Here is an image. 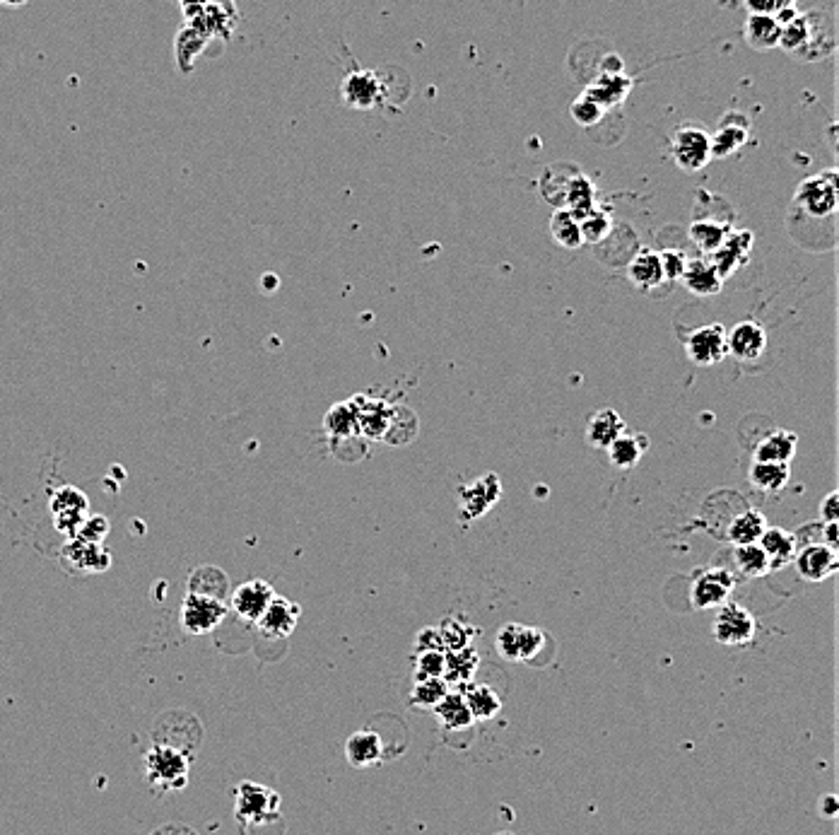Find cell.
Returning <instances> with one entry per match:
<instances>
[{"label": "cell", "instance_id": "6da1fadb", "mask_svg": "<svg viewBox=\"0 0 839 835\" xmlns=\"http://www.w3.org/2000/svg\"><path fill=\"white\" fill-rule=\"evenodd\" d=\"M779 46L786 54L801 58V61H818V58L830 56L835 51V34H832V27H827L825 17L818 10L796 13L782 25Z\"/></svg>", "mask_w": 839, "mask_h": 835}, {"label": "cell", "instance_id": "7a4b0ae2", "mask_svg": "<svg viewBox=\"0 0 839 835\" xmlns=\"http://www.w3.org/2000/svg\"><path fill=\"white\" fill-rule=\"evenodd\" d=\"M189 763L191 758L186 753L176 751L172 746L155 744L143 758L145 780L164 792L184 790L189 782Z\"/></svg>", "mask_w": 839, "mask_h": 835}, {"label": "cell", "instance_id": "3957f363", "mask_svg": "<svg viewBox=\"0 0 839 835\" xmlns=\"http://www.w3.org/2000/svg\"><path fill=\"white\" fill-rule=\"evenodd\" d=\"M794 203L808 218L823 220L837 213V174L820 172L803 179L794 194Z\"/></svg>", "mask_w": 839, "mask_h": 835}, {"label": "cell", "instance_id": "277c9868", "mask_svg": "<svg viewBox=\"0 0 839 835\" xmlns=\"http://www.w3.org/2000/svg\"><path fill=\"white\" fill-rule=\"evenodd\" d=\"M712 635L719 645L726 647H748L758 635V621L745 606L726 601L719 606L717 616H714Z\"/></svg>", "mask_w": 839, "mask_h": 835}, {"label": "cell", "instance_id": "5b68a950", "mask_svg": "<svg viewBox=\"0 0 839 835\" xmlns=\"http://www.w3.org/2000/svg\"><path fill=\"white\" fill-rule=\"evenodd\" d=\"M495 647L504 662H531L545 647V633L541 628L521 626V623H504L497 633Z\"/></svg>", "mask_w": 839, "mask_h": 835}, {"label": "cell", "instance_id": "8992f818", "mask_svg": "<svg viewBox=\"0 0 839 835\" xmlns=\"http://www.w3.org/2000/svg\"><path fill=\"white\" fill-rule=\"evenodd\" d=\"M671 157L683 172H700L712 160L709 133L702 126L683 124L671 138Z\"/></svg>", "mask_w": 839, "mask_h": 835}, {"label": "cell", "instance_id": "52a82bcc", "mask_svg": "<svg viewBox=\"0 0 839 835\" xmlns=\"http://www.w3.org/2000/svg\"><path fill=\"white\" fill-rule=\"evenodd\" d=\"M733 589H736V577L726 568L697 570L695 580H692L690 585L692 609H719V606H724L726 601H729Z\"/></svg>", "mask_w": 839, "mask_h": 835}, {"label": "cell", "instance_id": "ba28073f", "mask_svg": "<svg viewBox=\"0 0 839 835\" xmlns=\"http://www.w3.org/2000/svg\"><path fill=\"white\" fill-rule=\"evenodd\" d=\"M225 616H227V604L220 599L189 592L184 597V601H181L179 621H181V628H184L189 635L213 633V630L225 621Z\"/></svg>", "mask_w": 839, "mask_h": 835}, {"label": "cell", "instance_id": "9c48e42d", "mask_svg": "<svg viewBox=\"0 0 839 835\" xmlns=\"http://www.w3.org/2000/svg\"><path fill=\"white\" fill-rule=\"evenodd\" d=\"M280 809V794L268 790V787L256 785V782H242L237 787V807L234 816L242 826H254L271 816L278 814Z\"/></svg>", "mask_w": 839, "mask_h": 835}, {"label": "cell", "instance_id": "30bf717a", "mask_svg": "<svg viewBox=\"0 0 839 835\" xmlns=\"http://www.w3.org/2000/svg\"><path fill=\"white\" fill-rule=\"evenodd\" d=\"M386 87L374 70H352L340 83V97L350 109L369 112L384 102Z\"/></svg>", "mask_w": 839, "mask_h": 835}, {"label": "cell", "instance_id": "8fae6325", "mask_svg": "<svg viewBox=\"0 0 839 835\" xmlns=\"http://www.w3.org/2000/svg\"><path fill=\"white\" fill-rule=\"evenodd\" d=\"M685 353L700 367L717 365V362L729 355V350H726V329L721 324H707L690 331L688 338H685Z\"/></svg>", "mask_w": 839, "mask_h": 835}, {"label": "cell", "instance_id": "7c38bea8", "mask_svg": "<svg viewBox=\"0 0 839 835\" xmlns=\"http://www.w3.org/2000/svg\"><path fill=\"white\" fill-rule=\"evenodd\" d=\"M753 244H755L753 232H748V230H731L729 232V237L724 239V244H721V247L714 251L712 256H709L714 268H717L721 280L731 278L733 273L738 271V268H743L745 264H748L750 251H753Z\"/></svg>", "mask_w": 839, "mask_h": 835}, {"label": "cell", "instance_id": "4fadbf2b", "mask_svg": "<svg viewBox=\"0 0 839 835\" xmlns=\"http://www.w3.org/2000/svg\"><path fill=\"white\" fill-rule=\"evenodd\" d=\"M796 570L801 580L806 582H825L837 572V551H832L825 543H806L794 556Z\"/></svg>", "mask_w": 839, "mask_h": 835}, {"label": "cell", "instance_id": "5bb4252c", "mask_svg": "<svg viewBox=\"0 0 839 835\" xmlns=\"http://www.w3.org/2000/svg\"><path fill=\"white\" fill-rule=\"evenodd\" d=\"M299 616H302V609H299L295 601L275 594V597L271 599V604H268V609L261 613V618H258L256 623L266 638L280 640V638H290V635L295 633Z\"/></svg>", "mask_w": 839, "mask_h": 835}, {"label": "cell", "instance_id": "9a60e30c", "mask_svg": "<svg viewBox=\"0 0 839 835\" xmlns=\"http://www.w3.org/2000/svg\"><path fill=\"white\" fill-rule=\"evenodd\" d=\"M726 350L741 362L758 360L767 350V331L758 321H741L731 331H726Z\"/></svg>", "mask_w": 839, "mask_h": 835}, {"label": "cell", "instance_id": "2e32d148", "mask_svg": "<svg viewBox=\"0 0 839 835\" xmlns=\"http://www.w3.org/2000/svg\"><path fill=\"white\" fill-rule=\"evenodd\" d=\"M352 406H355L357 411V428H360V435H365L367 440H386V435H389L391 430L393 406L384 404V401L365 399V396H355Z\"/></svg>", "mask_w": 839, "mask_h": 835}, {"label": "cell", "instance_id": "e0dca14e", "mask_svg": "<svg viewBox=\"0 0 839 835\" xmlns=\"http://www.w3.org/2000/svg\"><path fill=\"white\" fill-rule=\"evenodd\" d=\"M275 597V589L266 580H249L242 587L234 589L232 594V609L237 611L239 618L256 623L261 613L268 609L271 599Z\"/></svg>", "mask_w": 839, "mask_h": 835}, {"label": "cell", "instance_id": "ac0fdd59", "mask_svg": "<svg viewBox=\"0 0 839 835\" xmlns=\"http://www.w3.org/2000/svg\"><path fill=\"white\" fill-rule=\"evenodd\" d=\"M750 124L743 114L731 112L726 114L724 119L719 121V128L714 136H709V145H712V157H731L733 153L743 148L745 140H748Z\"/></svg>", "mask_w": 839, "mask_h": 835}, {"label": "cell", "instance_id": "d6986e66", "mask_svg": "<svg viewBox=\"0 0 839 835\" xmlns=\"http://www.w3.org/2000/svg\"><path fill=\"white\" fill-rule=\"evenodd\" d=\"M51 512H54L56 527L68 531L70 536L78 534L82 522L87 519V500L80 490L61 488L51 500Z\"/></svg>", "mask_w": 839, "mask_h": 835}, {"label": "cell", "instance_id": "ffe728a7", "mask_svg": "<svg viewBox=\"0 0 839 835\" xmlns=\"http://www.w3.org/2000/svg\"><path fill=\"white\" fill-rule=\"evenodd\" d=\"M680 280H683L685 290H690V293L697 297H714L721 293V288H724V280H721L709 256L688 259V266H685L683 278Z\"/></svg>", "mask_w": 839, "mask_h": 835}, {"label": "cell", "instance_id": "44dd1931", "mask_svg": "<svg viewBox=\"0 0 839 835\" xmlns=\"http://www.w3.org/2000/svg\"><path fill=\"white\" fill-rule=\"evenodd\" d=\"M381 756H384V741L374 729H362L345 741V758L352 768L379 766Z\"/></svg>", "mask_w": 839, "mask_h": 835}, {"label": "cell", "instance_id": "7402d4cb", "mask_svg": "<svg viewBox=\"0 0 839 835\" xmlns=\"http://www.w3.org/2000/svg\"><path fill=\"white\" fill-rule=\"evenodd\" d=\"M500 493H502L500 478H497L495 474H488L483 481L473 483L471 488L461 490V512L471 519L483 517L485 512H488L490 507L500 500Z\"/></svg>", "mask_w": 839, "mask_h": 835}, {"label": "cell", "instance_id": "603a6c76", "mask_svg": "<svg viewBox=\"0 0 839 835\" xmlns=\"http://www.w3.org/2000/svg\"><path fill=\"white\" fill-rule=\"evenodd\" d=\"M234 10L227 0H213L208 8H203L196 17H191L189 27L196 29L198 34H203L205 39L210 37H222V32L230 34L234 29Z\"/></svg>", "mask_w": 839, "mask_h": 835}, {"label": "cell", "instance_id": "cb8c5ba5", "mask_svg": "<svg viewBox=\"0 0 839 835\" xmlns=\"http://www.w3.org/2000/svg\"><path fill=\"white\" fill-rule=\"evenodd\" d=\"M625 432V423L618 411L613 408H601L586 423V442L596 449H608L613 440H618Z\"/></svg>", "mask_w": 839, "mask_h": 835}, {"label": "cell", "instance_id": "d4e9b609", "mask_svg": "<svg viewBox=\"0 0 839 835\" xmlns=\"http://www.w3.org/2000/svg\"><path fill=\"white\" fill-rule=\"evenodd\" d=\"M758 543L762 551L767 553V558H770L772 570L789 565L791 560H794L796 551H799V539H796V534H791V531L782 527H767Z\"/></svg>", "mask_w": 839, "mask_h": 835}, {"label": "cell", "instance_id": "484cf974", "mask_svg": "<svg viewBox=\"0 0 839 835\" xmlns=\"http://www.w3.org/2000/svg\"><path fill=\"white\" fill-rule=\"evenodd\" d=\"M799 447V437L791 430H774L765 435L755 447L753 461H772V464H791Z\"/></svg>", "mask_w": 839, "mask_h": 835}, {"label": "cell", "instance_id": "4316f807", "mask_svg": "<svg viewBox=\"0 0 839 835\" xmlns=\"http://www.w3.org/2000/svg\"><path fill=\"white\" fill-rule=\"evenodd\" d=\"M63 558L73 570L80 572H104L109 568V553H104V548L99 543H90L75 539L70 546L63 548Z\"/></svg>", "mask_w": 839, "mask_h": 835}, {"label": "cell", "instance_id": "83f0119b", "mask_svg": "<svg viewBox=\"0 0 839 835\" xmlns=\"http://www.w3.org/2000/svg\"><path fill=\"white\" fill-rule=\"evenodd\" d=\"M632 90V78H627L625 73L618 75H598L591 85H586L584 95H589L594 102L601 104L603 109L618 107L623 99L630 95Z\"/></svg>", "mask_w": 839, "mask_h": 835}, {"label": "cell", "instance_id": "f1b7e54d", "mask_svg": "<svg viewBox=\"0 0 839 835\" xmlns=\"http://www.w3.org/2000/svg\"><path fill=\"white\" fill-rule=\"evenodd\" d=\"M748 481H750V486H753L755 490H760V493H767V495L782 493L791 481V469H789V464L753 461L748 469Z\"/></svg>", "mask_w": 839, "mask_h": 835}, {"label": "cell", "instance_id": "f546056e", "mask_svg": "<svg viewBox=\"0 0 839 835\" xmlns=\"http://www.w3.org/2000/svg\"><path fill=\"white\" fill-rule=\"evenodd\" d=\"M463 698H466L468 710H471L473 720L488 722L495 720L502 712V698L495 688L485 686V683H468L466 688H461Z\"/></svg>", "mask_w": 839, "mask_h": 835}, {"label": "cell", "instance_id": "4dcf8cb0", "mask_svg": "<svg viewBox=\"0 0 839 835\" xmlns=\"http://www.w3.org/2000/svg\"><path fill=\"white\" fill-rule=\"evenodd\" d=\"M765 529V517H762L758 510H753V507H748V510L738 512V515L731 519L724 536L731 546H748V543H758L760 536L765 534Z\"/></svg>", "mask_w": 839, "mask_h": 835}, {"label": "cell", "instance_id": "1f68e13d", "mask_svg": "<svg viewBox=\"0 0 839 835\" xmlns=\"http://www.w3.org/2000/svg\"><path fill=\"white\" fill-rule=\"evenodd\" d=\"M649 449L647 435H637V432H623L618 440H613L608 445V459L615 469H632V466L639 464V459L644 457V452Z\"/></svg>", "mask_w": 839, "mask_h": 835}, {"label": "cell", "instance_id": "d6a6232c", "mask_svg": "<svg viewBox=\"0 0 839 835\" xmlns=\"http://www.w3.org/2000/svg\"><path fill=\"white\" fill-rule=\"evenodd\" d=\"M779 39H782V25L777 17L750 13L745 22V42L758 51H772L779 46Z\"/></svg>", "mask_w": 839, "mask_h": 835}, {"label": "cell", "instance_id": "836d02e7", "mask_svg": "<svg viewBox=\"0 0 839 835\" xmlns=\"http://www.w3.org/2000/svg\"><path fill=\"white\" fill-rule=\"evenodd\" d=\"M630 280L639 290H656L666 283L664 268H661V256L656 251H639L630 261Z\"/></svg>", "mask_w": 839, "mask_h": 835}, {"label": "cell", "instance_id": "e575fe53", "mask_svg": "<svg viewBox=\"0 0 839 835\" xmlns=\"http://www.w3.org/2000/svg\"><path fill=\"white\" fill-rule=\"evenodd\" d=\"M480 667V655L473 650V645L463 650L447 652V669H444V681L449 688H466L473 681L475 671Z\"/></svg>", "mask_w": 839, "mask_h": 835}, {"label": "cell", "instance_id": "d590c367", "mask_svg": "<svg viewBox=\"0 0 839 835\" xmlns=\"http://www.w3.org/2000/svg\"><path fill=\"white\" fill-rule=\"evenodd\" d=\"M432 710H434V715H437V720L442 722V727H447V729H459L461 732V729L473 727V722H475L471 710H468V705H466V698H463L461 688L449 691Z\"/></svg>", "mask_w": 839, "mask_h": 835}, {"label": "cell", "instance_id": "8d00e7d4", "mask_svg": "<svg viewBox=\"0 0 839 835\" xmlns=\"http://www.w3.org/2000/svg\"><path fill=\"white\" fill-rule=\"evenodd\" d=\"M562 208H565L567 213H572L577 220H582L586 213H591V210L596 208V189L586 174L582 172L572 174V179H569V184H567L565 203H562Z\"/></svg>", "mask_w": 839, "mask_h": 835}, {"label": "cell", "instance_id": "74e56055", "mask_svg": "<svg viewBox=\"0 0 839 835\" xmlns=\"http://www.w3.org/2000/svg\"><path fill=\"white\" fill-rule=\"evenodd\" d=\"M189 592L225 601L227 592H230V580H227L225 572L215 568V565H201V568L191 572Z\"/></svg>", "mask_w": 839, "mask_h": 835}, {"label": "cell", "instance_id": "f35d334b", "mask_svg": "<svg viewBox=\"0 0 839 835\" xmlns=\"http://www.w3.org/2000/svg\"><path fill=\"white\" fill-rule=\"evenodd\" d=\"M729 232H731V227L726 223L704 218V220H695V223L690 225L688 237L697 249L704 251V256H712L714 251L724 244V239L729 237Z\"/></svg>", "mask_w": 839, "mask_h": 835}, {"label": "cell", "instance_id": "ab89813d", "mask_svg": "<svg viewBox=\"0 0 839 835\" xmlns=\"http://www.w3.org/2000/svg\"><path fill=\"white\" fill-rule=\"evenodd\" d=\"M733 563L743 577H765L772 570L770 558L762 551L760 543H748V546H733Z\"/></svg>", "mask_w": 839, "mask_h": 835}, {"label": "cell", "instance_id": "60d3db41", "mask_svg": "<svg viewBox=\"0 0 839 835\" xmlns=\"http://www.w3.org/2000/svg\"><path fill=\"white\" fill-rule=\"evenodd\" d=\"M550 237L555 239L557 247L562 249H579L582 247V232H579V220L565 208H555L550 215Z\"/></svg>", "mask_w": 839, "mask_h": 835}, {"label": "cell", "instance_id": "b9f144b4", "mask_svg": "<svg viewBox=\"0 0 839 835\" xmlns=\"http://www.w3.org/2000/svg\"><path fill=\"white\" fill-rule=\"evenodd\" d=\"M324 428L328 430V435L338 437V440H348V437L360 435V428H357V411L355 406H352V401L333 406L324 420Z\"/></svg>", "mask_w": 839, "mask_h": 835}, {"label": "cell", "instance_id": "7bdbcfd3", "mask_svg": "<svg viewBox=\"0 0 839 835\" xmlns=\"http://www.w3.org/2000/svg\"><path fill=\"white\" fill-rule=\"evenodd\" d=\"M437 630H439V638H442L444 652H454V650H463V647H468L475 633V628L468 626V623L459 616L444 618Z\"/></svg>", "mask_w": 839, "mask_h": 835}, {"label": "cell", "instance_id": "ee69618b", "mask_svg": "<svg viewBox=\"0 0 839 835\" xmlns=\"http://www.w3.org/2000/svg\"><path fill=\"white\" fill-rule=\"evenodd\" d=\"M451 691L449 683L444 679H422L413 683L410 691V705L420 710H432L447 693Z\"/></svg>", "mask_w": 839, "mask_h": 835}, {"label": "cell", "instance_id": "f6af8a7d", "mask_svg": "<svg viewBox=\"0 0 839 835\" xmlns=\"http://www.w3.org/2000/svg\"><path fill=\"white\" fill-rule=\"evenodd\" d=\"M613 230V223H610V215L603 213L601 208H594L591 213H586L582 220H579V232H582V242L586 244H598L603 242Z\"/></svg>", "mask_w": 839, "mask_h": 835}, {"label": "cell", "instance_id": "bcb514c9", "mask_svg": "<svg viewBox=\"0 0 839 835\" xmlns=\"http://www.w3.org/2000/svg\"><path fill=\"white\" fill-rule=\"evenodd\" d=\"M577 172V169H560V167H550L548 172L543 174L541 179V189H543V196L548 198L550 203H553L555 208H562V203H565V191H567V184L569 179H572V174Z\"/></svg>", "mask_w": 839, "mask_h": 835}, {"label": "cell", "instance_id": "7dc6e473", "mask_svg": "<svg viewBox=\"0 0 839 835\" xmlns=\"http://www.w3.org/2000/svg\"><path fill=\"white\" fill-rule=\"evenodd\" d=\"M444 669H447V652H418L413 681L444 679Z\"/></svg>", "mask_w": 839, "mask_h": 835}, {"label": "cell", "instance_id": "c3c4849f", "mask_svg": "<svg viewBox=\"0 0 839 835\" xmlns=\"http://www.w3.org/2000/svg\"><path fill=\"white\" fill-rule=\"evenodd\" d=\"M569 114H572V119L577 121L582 128H591V126H596L603 116H606V109L582 92V95L569 104Z\"/></svg>", "mask_w": 839, "mask_h": 835}, {"label": "cell", "instance_id": "681fc988", "mask_svg": "<svg viewBox=\"0 0 839 835\" xmlns=\"http://www.w3.org/2000/svg\"><path fill=\"white\" fill-rule=\"evenodd\" d=\"M661 268H664V280L666 283H676V280L683 278L685 266H688V256L680 249H666L661 251Z\"/></svg>", "mask_w": 839, "mask_h": 835}, {"label": "cell", "instance_id": "f907efd6", "mask_svg": "<svg viewBox=\"0 0 839 835\" xmlns=\"http://www.w3.org/2000/svg\"><path fill=\"white\" fill-rule=\"evenodd\" d=\"M107 531H109L107 519L99 517V515H92V517H87L85 522H82V527L78 529V534H75V539L90 541V543H102Z\"/></svg>", "mask_w": 839, "mask_h": 835}, {"label": "cell", "instance_id": "816d5d0a", "mask_svg": "<svg viewBox=\"0 0 839 835\" xmlns=\"http://www.w3.org/2000/svg\"><path fill=\"white\" fill-rule=\"evenodd\" d=\"M745 8L758 15H779L786 8H796V0H745Z\"/></svg>", "mask_w": 839, "mask_h": 835}, {"label": "cell", "instance_id": "f5cc1de1", "mask_svg": "<svg viewBox=\"0 0 839 835\" xmlns=\"http://www.w3.org/2000/svg\"><path fill=\"white\" fill-rule=\"evenodd\" d=\"M415 652H444L437 628H422L415 638Z\"/></svg>", "mask_w": 839, "mask_h": 835}, {"label": "cell", "instance_id": "db71d44e", "mask_svg": "<svg viewBox=\"0 0 839 835\" xmlns=\"http://www.w3.org/2000/svg\"><path fill=\"white\" fill-rule=\"evenodd\" d=\"M839 517V493L837 490H832V493L825 495V500L820 502V519L825 522H837Z\"/></svg>", "mask_w": 839, "mask_h": 835}, {"label": "cell", "instance_id": "11a10c76", "mask_svg": "<svg viewBox=\"0 0 839 835\" xmlns=\"http://www.w3.org/2000/svg\"><path fill=\"white\" fill-rule=\"evenodd\" d=\"M820 814L827 816V819H835L839 814V799L837 794H825V797H820Z\"/></svg>", "mask_w": 839, "mask_h": 835}, {"label": "cell", "instance_id": "9f6ffc18", "mask_svg": "<svg viewBox=\"0 0 839 835\" xmlns=\"http://www.w3.org/2000/svg\"><path fill=\"white\" fill-rule=\"evenodd\" d=\"M150 835H198L193 828L184 826V823H164V826L152 831Z\"/></svg>", "mask_w": 839, "mask_h": 835}, {"label": "cell", "instance_id": "6f0895ef", "mask_svg": "<svg viewBox=\"0 0 839 835\" xmlns=\"http://www.w3.org/2000/svg\"><path fill=\"white\" fill-rule=\"evenodd\" d=\"M820 543H825V546H830L832 551H837V546H839V524L837 522H825L823 524V541Z\"/></svg>", "mask_w": 839, "mask_h": 835}, {"label": "cell", "instance_id": "680465c9", "mask_svg": "<svg viewBox=\"0 0 839 835\" xmlns=\"http://www.w3.org/2000/svg\"><path fill=\"white\" fill-rule=\"evenodd\" d=\"M213 3V0H179V5H181V10H184V15L189 17H196L198 13H201L203 8H208V5Z\"/></svg>", "mask_w": 839, "mask_h": 835}, {"label": "cell", "instance_id": "91938a15", "mask_svg": "<svg viewBox=\"0 0 839 835\" xmlns=\"http://www.w3.org/2000/svg\"><path fill=\"white\" fill-rule=\"evenodd\" d=\"M623 61H620L618 56L615 54H610L608 58H603V63H601V73L603 75H618V73H623Z\"/></svg>", "mask_w": 839, "mask_h": 835}, {"label": "cell", "instance_id": "94428289", "mask_svg": "<svg viewBox=\"0 0 839 835\" xmlns=\"http://www.w3.org/2000/svg\"><path fill=\"white\" fill-rule=\"evenodd\" d=\"M0 3H5V5H25L27 0H0Z\"/></svg>", "mask_w": 839, "mask_h": 835}, {"label": "cell", "instance_id": "6125c7cd", "mask_svg": "<svg viewBox=\"0 0 839 835\" xmlns=\"http://www.w3.org/2000/svg\"><path fill=\"white\" fill-rule=\"evenodd\" d=\"M227 3H232V0H227Z\"/></svg>", "mask_w": 839, "mask_h": 835}]
</instances>
